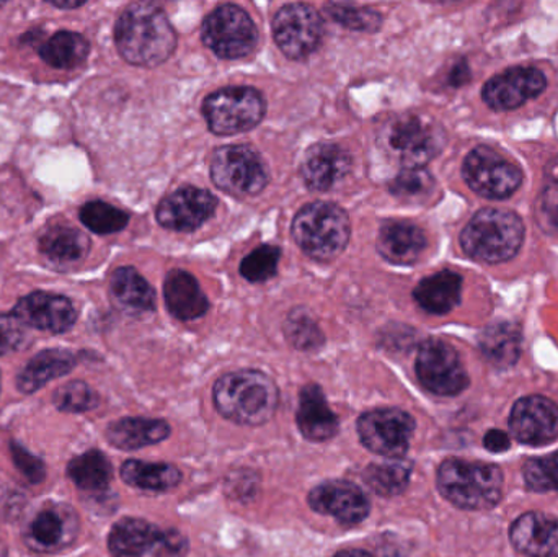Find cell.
Instances as JSON below:
<instances>
[{"instance_id":"6da1fadb","label":"cell","mask_w":558,"mask_h":557,"mask_svg":"<svg viewBox=\"0 0 558 557\" xmlns=\"http://www.w3.org/2000/svg\"><path fill=\"white\" fill-rule=\"evenodd\" d=\"M114 43L124 61L156 68L177 48V35L162 9L154 3H131L114 26Z\"/></svg>"},{"instance_id":"7a4b0ae2","label":"cell","mask_w":558,"mask_h":557,"mask_svg":"<svg viewBox=\"0 0 558 557\" xmlns=\"http://www.w3.org/2000/svg\"><path fill=\"white\" fill-rule=\"evenodd\" d=\"M215 405L228 421L264 425L278 409L279 391L274 379L257 370L228 373L215 386Z\"/></svg>"},{"instance_id":"3957f363","label":"cell","mask_w":558,"mask_h":557,"mask_svg":"<svg viewBox=\"0 0 558 557\" xmlns=\"http://www.w3.org/2000/svg\"><path fill=\"white\" fill-rule=\"evenodd\" d=\"M439 493L462 510H490L504 496V473L495 464L449 458L438 470Z\"/></svg>"},{"instance_id":"277c9868","label":"cell","mask_w":558,"mask_h":557,"mask_svg":"<svg viewBox=\"0 0 558 557\" xmlns=\"http://www.w3.org/2000/svg\"><path fill=\"white\" fill-rule=\"evenodd\" d=\"M523 219L508 209L485 208L461 232L465 254L482 264H501L517 257L523 247Z\"/></svg>"},{"instance_id":"5b68a950","label":"cell","mask_w":558,"mask_h":557,"mask_svg":"<svg viewBox=\"0 0 558 557\" xmlns=\"http://www.w3.org/2000/svg\"><path fill=\"white\" fill-rule=\"evenodd\" d=\"M292 238L314 261L337 258L350 241V218L335 203L314 202L304 206L292 221Z\"/></svg>"},{"instance_id":"8992f818","label":"cell","mask_w":558,"mask_h":557,"mask_svg":"<svg viewBox=\"0 0 558 557\" xmlns=\"http://www.w3.org/2000/svg\"><path fill=\"white\" fill-rule=\"evenodd\" d=\"M384 146L403 169H423L445 147V131L426 117L403 114L384 131Z\"/></svg>"},{"instance_id":"52a82bcc","label":"cell","mask_w":558,"mask_h":557,"mask_svg":"<svg viewBox=\"0 0 558 557\" xmlns=\"http://www.w3.org/2000/svg\"><path fill=\"white\" fill-rule=\"evenodd\" d=\"M267 104L260 92L252 87H228L206 97L203 114L213 133H244L264 120Z\"/></svg>"},{"instance_id":"ba28073f","label":"cell","mask_w":558,"mask_h":557,"mask_svg":"<svg viewBox=\"0 0 558 557\" xmlns=\"http://www.w3.org/2000/svg\"><path fill=\"white\" fill-rule=\"evenodd\" d=\"M202 38L219 58H247L257 48L258 28L244 9L226 3L206 16Z\"/></svg>"},{"instance_id":"9c48e42d","label":"cell","mask_w":558,"mask_h":557,"mask_svg":"<svg viewBox=\"0 0 558 557\" xmlns=\"http://www.w3.org/2000/svg\"><path fill=\"white\" fill-rule=\"evenodd\" d=\"M211 179L229 195L254 196L268 185V170L251 146H225L213 157Z\"/></svg>"},{"instance_id":"30bf717a","label":"cell","mask_w":558,"mask_h":557,"mask_svg":"<svg viewBox=\"0 0 558 557\" xmlns=\"http://www.w3.org/2000/svg\"><path fill=\"white\" fill-rule=\"evenodd\" d=\"M462 177L472 192L484 198L504 199L520 190L523 172L513 160L488 146H478L462 164Z\"/></svg>"},{"instance_id":"8fae6325","label":"cell","mask_w":558,"mask_h":557,"mask_svg":"<svg viewBox=\"0 0 558 557\" xmlns=\"http://www.w3.org/2000/svg\"><path fill=\"white\" fill-rule=\"evenodd\" d=\"M420 383L436 396H458L469 386V376L454 347L429 339L420 347L415 363Z\"/></svg>"},{"instance_id":"7c38bea8","label":"cell","mask_w":558,"mask_h":557,"mask_svg":"<svg viewBox=\"0 0 558 557\" xmlns=\"http://www.w3.org/2000/svg\"><path fill=\"white\" fill-rule=\"evenodd\" d=\"M415 432L412 415L400 409H377L366 412L357 421L361 444L380 457L399 460L409 450Z\"/></svg>"},{"instance_id":"4fadbf2b","label":"cell","mask_w":558,"mask_h":557,"mask_svg":"<svg viewBox=\"0 0 558 557\" xmlns=\"http://www.w3.org/2000/svg\"><path fill=\"white\" fill-rule=\"evenodd\" d=\"M274 35L288 58L304 59L320 46L324 20L307 3H288L275 15Z\"/></svg>"},{"instance_id":"5bb4252c","label":"cell","mask_w":558,"mask_h":557,"mask_svg":"<svg viewBox=\"0 0 558 557\" xmlns=\"http://www.w3.org/2000/svg\"><path fill=\"white\" fill-rule=\"evenodd\" d=\"M78 533V519L68 504L46 502L23 530L25 545L38 555H54L68 548Z\"/></svg>"},{"instance_id":"9a60e30c","label":"cell","mask_w":558,"mask_h":557,"mask_svg":"<svg viewBox=\"0 0 558 557\" xmlns=\"http://www.w3.org/2000/svg\"><path fill=\"white\" fill-rule=\"evenodd\" d=\"M547 87V77L537 68H511L494 75L482 88L488 107L497 111L517 110Z\"/></svg>"},{"instance_id":"2e32d148","label":"cell","mask_w":558,"mask_h":557,"mask_svg":"<svg viewBox=\"0 0 558 557\" xmlns=\"http://www.w3.org/2000/svg\"><path fill=\"white\" fill-rule=\"evenodd\" d=\"M510 428L520 444L544 447L558 438V405L544 396H527L511 409Z\"/></svg>"},{"instance_id":"e0dca14e","label":"cell","mask_w":558,"mask_h":557,"mask_svg":"<svg viewBox=\"0 0 558 557\" xmlns=\"http://www.w3.org/2000/svg\"><path fill=\"white\" fill-rule=\"evenodd\" d=\"M218 199L208 190L183 186L157 206V221L172 231L190 232L215 215Z\"/></svg>"},{"instance_id":"ac0fdd59","label":"cell","mask_w":558,"mask_h":557,"mask_svg":"<svg viewBox=\"0 0 558 557\" xmlns=\"http://www.w3.org/2000/svg\"><path fill=\"white\" fill-rule=\"evenodd\" d=\"M308 506L348 526L363 522L371 512L366 494L348 481H327L315 487L308 494Z\"/></svg>"},{"instance_id":"d6986e66","label":"cell","mask_w":558,"mask_h":557,"mask_svg":"<svg viewBox=\"0 0 558 557\" xmlns=\"http://www.w3.org/2000/svg\"><path fill=\"white\" fill-rule=\"evenodd\" d=\"M13 316L19 317L23 326L51 334H62L74 326L77 320V311L74 304L61 294L35 291L15 304Z\"/></svg>"},{"instance_id":"ffe728a7","label":"cell","mask_w":558,"mask_h":557,"mask_svg":"<svg viewBox=\"0 0 558 557\" xmlns=\"http://www.w3.org/2000/svg\"><path fill=\"white\" fill-rule=\"evenodd\" d=\"M351 170V157L337 144H315L302 162V179L315 192H327Z\"/></svg>"},{"instance_id":"44dd1931","label":"cell","mask_w":558,"mask_h":557,"mask_svg":"<svg viewBox=\"0 0 558 557\" xmlns=\"http://www.w3.org/2000/svg\"><path fill=\"white\" fill-rule=\"evenodd\" d=\"M511 543L527 557H558V519L546 513L521 516L511 526Z\"/></svg>"},{"instance_id":"7402d4cb","label":"cell","mask_w":558,"mask_h":557,"mask_svg":"<svg viewBox=\"0 0 558 557\" xmlns=\"http://www.w3.org/2000/svg\"><path fill=\"white\" fill-rule=\"evenodd\" d=\"M425 249V232L413 222H384L377 235V251L390 264H415Z\"/></svg>"},{"instance_id":"603a6c76","label":"cell","mask_w":558,"mask_h":557,"mask_svg":"<svg viewBox=\"0 0 558 557\" xmlns=\"http://www.w3.org/2000/svg\"><path fill=\"white\" fill-rule=\"evenodd\" d=\"M110 298L114 307L128 316H144L156 307V291L133 267H120L113 271Z\"/></svg>"},{"instance_id":"cb8c5ba5","label":"cell","mask_w":558,"mask_h":557,"mask_svg":"<svg viewBox=\"0 0 558 557\" xmlns=\"http://www.w3.org/2000/svg\"><path fill=\"white\" fill-rule=\"evenodd\" d=\"M298 425L301 434L311 441H327L337 435L338 417L328 408L320 386L307 385L299 396Z\"/></svg>"},{"instance_id":"d4e9b609","label":"cell","mask_w":558,"mask_h":557,"mask_svg":"<svg viewBox=\"0 0 558 557\" xmlns=\"http://www.w3.org/2000/svg\"><path fill=\"white\" fill-rule=\"evenodd\" d=\"M163 296L170 313L182 320L198 319L209 310L208 298L189 271L173 270L167 275Z\"/></svg>"},{"instance_id":"484cf974","label":"cell","mask_w":558,"mask_h":557,"mask_svg":"<svg viewBox=\"0 0 558 557\" xmlns=\"http://www.w3.org/2000/svg\"><path fill=\"white\" fill-rule=\"evenodd\" d=\"M77 359L69 350H43L29 360L28 365L20 372L16 378V388L23 395H32L52 379L61 378L74 370Z\"/></svg>"},{"instance_id":"4316f807","label":"cell","mask_w":558,"mask_h":557,"mask_svg":"<svg viewBox=\"0 0 558 557\" xmlns=\"http://www.w3.org/2000/svg\"><path fill=\"white\" fill-rule=\"evenodd\" d=\"M160 532L146 520L124 519L118 522L108 536V549L113 557H144L156 552Z\"/></svg>"},{"instance_id":"83f0119b","label":"cell","mask_w":558,"mask_h":557,"mask_svg":"<svg viewBox=\"0 0 558 557\" xmlns=\"http://www.w3.org/2000/svg\"><path fill=\"white\" fill-rule=\"evenodd\" d=\"M461 294V275L458 271L442 270L432 277L423 278L415 288L413 296L426 313L442 316L458 306Z\"/></svg>"},{"instance_id":"f1b7e54d","label":"cell","mask_w":558,"mask_h":557,"mask_svg":"<svg viewBox=\"0 0 558 557\" xmlns=\"http://www.w3.org/2000/svg\"><path fill=\"white\" fill-rule=\"evenodd\" d=\"M107 440L120 450H140L167 440L170 425L157 419L128 417L107 428Z\"/></svg>"},{"instance_id":"f546056e","label":"cell","mask_w":558,"mask_h":557,"mask_svg":"<svg viewBox=\"0 0 558 557\" xmlns=\"http://www.w3.org/2000/svg\"><path fill=\"white\" fill-rule=\"evenodd\" d=\"M90 241L87 235L69 226H51L39 238V251L56 264H71L87 255Z\"/></svg>"},{"instance_id":"4dcf8cb0","label":"cell","mask_w":558,"mask_h":557,"mask_svg":"<svg viewBox=\"0 0 558 557\" xmlns=\"http://www.w3.org/2000/svg\"><path fill=\"white\" fill-rule=\"evenodd\" d=\"M121 477L136 489L162 493L179 486L182 473L173 464L130 460L121 467Z\"/></svg>"},{"instance_id":"1f68e13d","label":"cell","mask_w":558,"mask_h":557,"mask_svg":"<svg viewBox=\"0 0 558 557\" xmlns=\"http://www.w3.org/2000/svg\"><path fill=\"white\" fill-rule=\"evenodd\" d=\"M68 474L72 483L84 493L101 494L110 486L113 470L101 451L90 450L69 463Z\"/></svg>"},{"instance_id":"d6a6232c","label":"cell","mask_w":558,"mask_h":557,"mask_svg":"<svg viewBox=\"0 0 558 557\" xmlns=\"http://www.w3.org/2000/svg\"><path fill=\"white\" fill-rule=\"evenodd\" d=\"M88 52L87 39L74 32H58L39 48L43 61L56 69L78 68L87 61Z\"/></svg>"},{"instance_id":"836d02e7","label":"cell","mask_w":558,"mask_h":557,"mask_svg":"<svg viewBox=\"0 0 558 557\" xmlns=\"http://www.w3.org/2000/svg\"><path fill=\"white\" fill-rule=\"evenodd\" d=\"M410 474H412V463L392 460L390 463L367 467L364 471V481L379 496L393 497L407 489Z\"/></svg>"},{"instance_id":"e575fe53","label":"cell","mask_w":558,"mask_h":557,"mask_svg":"<svg viewBox=\"0 0 558 557\" xmlns=\"http://www.w3.org/2000/svg\"><path fill=\"white\" fill-rule=\"evenodd\" d=\"M481 347L492 363L510 366L520 356V334L510 324L492 326L482 337Z\"/></svg>"},{"instance_id":"d590c367","label":"cell","mask_w":558,"mask_h":557,"mask_svg":"<svg viewBox=\"0 0 558 557\" xmlns=\"http://www.w3.org/2000/svg\"><path fill=\"white\" fill-rule=\"evenodd\" d=\"M81 221L85 228L90 229L95 234L108 235L123 231L130 221V216L117 206L108 205L105 202H88L82 206Z\"/></svg>"},{"instance_id":"8d00e7d4","label":"cell","mask_w":558,"mask_h":557,"mask_svg":"<svg viewBox=\"0 0 558 557\" xmlns=\"http://www.w3.org/2000/svg\"><path fill=\"white\" fill-rule=\"evenodd\" d=\"M523 476L527 489L534 493H558V451L527 461Z\"/></svg>"},{"instance_id":"74e56055","label":"cell","mask_w":558,"mask_h":557,"mask_svg":"<svg viewBox=\"0 0 558 557\" xmlns=\"http://www.w3.org/2000/svg\"><path fill=\"white\" fill-rule=\"evenodd\" d=\"M281 251L275 245H262L242 261L241 275L252 283L270 280L277 275Z\"/></svg>"},{"instance_id":"f35d334b","label":"cell","mask_w":558,"mask_h":557,"mask_svg":"<svg viewBox=\"0 0 558 557\" xmlns=\"http://www.w3.org/2000/svg\"><path fill=\"white\" fill-rule=\"evenodd\" d=\"M435 189V179L425 169H403L390 183V192L409 202L426 198Z\"/></svg>"},{"instance_id":"ab89813d","label":"cell","mask_w":558,"mask_h":557,"mask_svg":"<svg viewBox=\"0 0 558 557\" xmlns=\"http://www.w3.org/2000/svg\"><path fill=\"white\" fill-rule=\"evenodd\" d=\"M327 12L340 25L350 29H361V32H376L383 23V16L376 10L351 5V3H330L327 5Z\"/></svg>"},{"instance_id":"60d3db41","label":"cell","mask_w":558,"mask_h":557,"mask_svg":"<svg viewBox=\"0 0 558 557\" xmlns=\"http://www.w3.org/2000/svg\"><path fill=\"white\" fill-rule=\"evenodd\" d=\"M56 408L62 412H81L92 411L97 408L98 396L94 389L84 382H71L61 386L52 396Z\"/></svg>"},{"instance_id":"b9f144b4","label":"cell","mask_w":558,"mask_h":557,"mask_svg":"<svg viewBox=\"0 0 558 557\" xmlns=\"http://www.w3.org/2000/svg\"><path fill=\"white\" fill-rule=\"evenodd\" d=\"M286 337L299 350H315L324 343L320 329L307 314L291 313L286 323Z\"/></svg>"},{"instance_id":"7bdbcfd3","label":"cell","mask_w":558,"mask_h":557,"mask_svg":"<svg viewBox=\"0 0 558 557\" xmlns=\"http://www.w3.org/2000/svg\"><path fill=\"white\" fill-rule=\"evenodd\" d=\"M10 455H12L13 463H15L16 470L26 477L32 484L41 483L46 477V468L39 458L35 455L29 453L25 447L16 444V441H10Z\"/></svg>"},{"instance_id":"ee69618b","label":"cell","mask_w":558,"mask_h":557,"mask_svg":"<svg viewBox=\"0 0 558 557\" xmlns=\"http://www.w3.org/2000/svg\"><path fill=\"white\" fill-rule=\"evenodd\" d=\"M539 221L546 231L558 234V183L546 182L539 199Z\"/></svg>"},{"instance_id":"f6af8a7d","label":"cell","mask_w":558,"mask_h":557,"mask_svg":"<svg viewBox=\"0 0 558 557\" xmlns=\"http://www.w3.org/2000/svg\"><path fill=\"white\" fill-rule=\"evenodd\" d=\"M23 339L25 329L22 320L13 314H0V356L19 349Z\"/></svg>"},{"instance_id":"bcb514c9","label":"cell","mask_w":558,"mask_h":557,"mask_svg":"<svg viewBox=\"0 0 558 557\" xmlns=\"http://www.w3.org/2000/svg\"><path fill=\"white\" fill-rule=\"evenodd\" d=\"M186 552V540L179 532H162L154 556L180 557Z\"/></svg>"},{"instance_id":"7dc6e473","label":"cell","mask_w":558,"mask_h":557,"mask_svg":"<svg viewBox=\"0 0 558 557\" xmlns=\"http://www.w3.org/2000/svg\"><path fill=\"white\" fill-rule=\"evenodd\" d=\"M484 445L492 453H504V451L510 450L511 438L507 432L504 431H490L484 437Z\"/></svg>"},{"instance_id":"c3c4849f","label":"cell","mask_w":558,"mask_h":557,"mask_svg":"<svg viewBox=\"0 0 558 557\" xmlns=\"http://www.w3.org/2000/svg\"><path fill=\"white\" fill-rule=\"evenodd\" d=\"M546 182L558 183V157L557 159H554L553 162L549 164V166H547Z\"/></svg>"},{"instance_id":"681fc988","label":"cell","mask_w":558,"mask_h":557,"mask_svg":"<svg viewBox=\"0 0 558 557\" xmlns=\"http://www.w3.org/2000/svg\"><path fill=\"white\" fill-rule=\"evenodd\" d=\"M331 557H374L371 553L364 552V549H344V552L337 553Z\"/></svg>"},{"instance_id":"f907efd6","label":"cell","mask_w":558,"mask_h":557,"mask_svg":"<svg viewBox=\"0 0 558 557\" xmlns=\"http://www.w3.org/2000/svg\"><path fill=\"white\" fill-rule=\"evenodd\" d=\"M51 3L52 7H56V9L61 10H71V9H78V7L84 5L85 2H56V0H52Z\"/></svg>"},{"instance_id":"816d5d0a","label":"cell","mask_w":558,"mask_h":557,"mask_svg":"<svg viewBox=\"0 0 558 557\" xmlns=\"http://www.w3.org/2000/svg\"><path fill=\"white\" fill-rule=\"evenodd\" d=\"M0 557H7V548L2 542H0Z\"/></svg>"},{"instance_id":"f5cc1de1","label":"cell","mask_w":558,"mask_h":557,"mask_svg":"<svg viewBox=\"0 0 558 557\" xmlns=\"http://www.w3.org/2000/svg\"><path fill=\"white\" fill-rule=\"evenodd\" d=\"M0 378H2V375H0ZM0 385H2V379H0Z\"/></svg>"},{"instance_id":"db71d44e","label":"cell","mask_w":558,"mask_h":557,"mask_svg":"<svg viewBox=\"0 0 558 557\" xmlns=\"http://www.w3.org/2000/svg\"><path fill=\"white\" fill-rule=\"evenodd\" d=\"M2 5H3V3H2V2H0V7H2Z\"/></svg>"}]
</instances>
